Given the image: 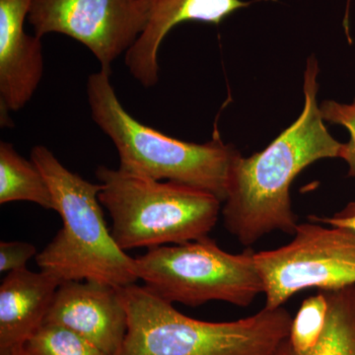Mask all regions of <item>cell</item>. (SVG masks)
Segmentation results:
<instances>
[{
  "label": "cell",
  "instance_id": "6da1fadb",
  "mask_svg": "<svg viewBox=\"0 0 355 355\" xmlns=\"http://www.w3.org/2000/svg\"><path fill=\"white\" fill-rule=\"evenodd\" d=\"M319 67L309 58L304 74V108L291 127L250 157L236 156L221 209L226 230L250 248L263 236L294 235L297 218L291 207L292 182L318 160L340 158L343 144L331 137L318 105Z\"/></svg>",
  "mask_w": 355,
  "mask_h": 355
},
{
  "label": "cell",
  "instance_id": "7a4b0ae2",
  "mask_svg": "<svg viewBox=\"0 0 355 355\" xmlns=\"http://www.w3.org/2000/svg\"><path fill=\"white\" fill-rule=\"evenodd\" d=\"M120 294L128 329L119 355H275L293 320L282 306L237 321H200L144 286L123 287Z\"/></svg>",
  "mask_w": 355,
  "mask_h": 355
},
{
  "label": "cell",
  "instance_id": "3957f363",
  "mask_svg": "<svg viewBox=\"0 0 355 355\" xmlns=\"http://www.w3.org/2000/svg\"><path fill=\"white\" fill-rule=\"evenodd\" d=\"M31 160L46 178L62 228L36 256L37 265L64 282H99L123 288L139 279L135 259L114 241L93 184L62 164L50 149L37 146Z\"/></svg>",
  "mask_w": 355,
  "mask_h": 355
},
{
  "label": "cell",
  "instance_id": "277c9868",
  "mask_svg": "<svg viewBox=\"0 0 355 355\" xmlns=\"http://www.w3.org/2000/svg\"><path fill=\"white\" fill-rule=\"evenodd\" d=\"M111 73L100 69L87 83L88 104L96 125L108 135L120 156L121 171L173 181L209 191L224 202L231 167L239 154L218 135L205 144L169 137L128 113L112 85Z\"/></svg>",
  "mask_w": 355,
  "mask_h": 355
},
{
  "label": "cell",
  "instance_id": "5b68a950",
  "mask_svg": "<svg viewBox=\"0 0 355 355\" xmlns=\"http://www.w3.org/2000/svg\"><path fill=\"white\" fill-rule=\"evenodd\" d=\"M99 200L112 218L111 232L123 251L183 244L209 236L221 200L209 191L98 166Z\"/></svg>",
  "mask_w": 355,
  "mask_h": 355
},
{
  "label": "cell",
  "instance_id": "8992f818",
  "mask_svg": "<svg viewBox=\"0 0 355 355\" xmlns=\"http://www.w3.org/2000/svg\"><path fill=\"white\" fill-rule=\"evenodd\" d=\"M135 266L144 286L172 304L198 307L223 301L247 307L265 291L251 248L230 254L209 236L151 248L135 259Z\"/></svg>",
  "mask_w": 355,
  "mask_h": 355
},
{
  "label": "cell",
  "instance_id": "52a82bcc",
  "mask_svg": "<svg viewBox=\"0 0 355 355\" xmlns=\"http://www.w3.org/2000/svg\"><path fill=\"white\" fill-rule=\"evenodd\" d=\"M254 261L268 309L282 307L304 289L355 286V231L314 221L298 224L288 244L254 253Z\"/></svg>",
  "mask_w": 355,
  "mask_h": 355
},
{
  "label": "cell",
  "instance_id": "ba28073f",
  "mask_svg": "<svg viewBox=\"0 0 355 355\" xmlns=\"http://www.w3.org/2000/svg\"><path fill=\"white\" fill-rule=\"evenodd\" d=\"M149 6L150 0H32L27 21L39 38L57 33L83 44L111 73L146 29Z\"/></svg>",
  "mask_w": 355,
  "mask_h": 355
},
{
  "label": "cell",
  "instance_id": "9c48e42d",
  "mask_svg": "<svg viewBox=\"0 0 355 355\" xmlns=\"http://www.w3.org/2000/svg\"><path fill=\"white\" fill-rule=\"evenodd\" d=\"M44 323L76 331L108 355H119L128 329L120 288L99 282H64L58 287Z\"/></svg>",
  "mask_w": 355,
  "mask_h": 355
},
{
  "label": "cell",
  "instance_id": "30bf717a",
  "mask_svg": "<svg viewBox=\"0 0 355 355\" xmlns=\"http://www.w3.org/2000/svg\"><path fill=\"white\" fill-rule=\"evenodd\" d=\"M32 0H0V110L7 127L9 112L24 108L44 74L43 46L27 34L25 21Z\"/></svg>",
  "mask_w": 355,
  "mask_h": 355
},
{
  "label": "cell",
  "instance_id": "8fae6325",
  "mask_svg": "<svg viewBox=\"0 0 355 355\" xmlns=\"http://www.w3.org/2000/svg\"><path fill=\"white\" fill-rule=\"evenodd\" d=\"M251 3L242 0H150L146 29L125 53L128 71L144 87H153L159 77V49L173 28L184 22L218 26Z\"/></svg>",
  "mask_w": 355,
  "mask_h": 355
},
{
  "label": "cell",
  "instance_id": "7c38bea8",
  "mask_svg": "<svg viewBox=\"0 0 355 355\" xmlns=\"http://www.w3.org/2000/svg\"><path fill=\"white\" fill-rule=\"evenodd\" d=\"M62 284L43 270L8 272L0 286V352L26 347L43 326Z\"/></svg>",
  "mask_w": 355,
  "mask_h": 355
},
{
  "label": "cell",
  "instance_id": "4fadbf2b",
  "mask_svg": "<svg viewBox=\"0 0 355 355\" xmlns=\"http://www.w3.org/2000/svg\"><path fill=\"white\" fill-rule=\"evenodd\" d=\"M36 203L55 211L50 186L33 161L21 156L10 142H0V205Z\"/></svg>",
  "mask_w": 355,
  "mask_h": 355
},
{
  "label": "cell",
  "instance_id": "5bb4252c",
  "mask_svg": "<svg viewBox=\"0 0 355 355\" xmlns=\"http://www.w3.org/2000/svg\"><path fill=\"white\" fill-rule=\"evenodd\" d=\"M321 291L328 301L326 326L317 347L308 355H355V286ZM286 340L275 355H294Z\"/></svg>",
  "mask_w": 355,
  "mask_h": 355
},
{
  "label": "cell",
  "instance_id": "9a60e30c",
  "mask_svg": "<svg viewBox=\"0 0 355 355\" xmlns=\"http://www.w3.org/2000/svg\"><path fill=\"white\" fill-rule=\"evenodd\" d=\"M328 301L323 292L303 301L292 320L286 343L294 355H308L317 347L326 326Z\"/></svg>",
  "mask_w": 355,
  "mask_h": 355
},
{
  "label": "cell",
  "instance_id": "2e32d148",
  "mask_svg": "<svg viewBox=\"0 0 355 355\" xmlns=\"http://www.w3.org/2000/svg\"><path fill=\"white\" fill-rule=\"evenodd\" d=\"M26 347L32 355H108L76 331L51 323H44Z\"/></svg>",
  "mask_w": 355,
  "mask_h": 355
},
{
  "label": "cell",
  "instance_id": "e0dca14e",
  "mask_svg": "<svg viewBox=\"0 0 355 355\" xmlns=\"http://www.w3.org/2000/svg\"><path fill=\"white\" fill-rule=\"evenodd\" d=\"M324 121L343 125L349 132L350 139L343 144L340 158L349 165V177L355 178V100L352 104H340L335 101H324L320 106Z\"/></svg>",
  "mask_w": 355,
  "mask_h": 355
},
{
  "label": "cell",
  "instance_id": "ac0fdd59",
  "mask_svg": "<svg viewBox=\"0 0 355 355\" xmlns=\"http://www.w3.org/2000/svg\"><path fill=\"white\" fill-rule=\"evenodd\" d=\"M37 256L34 245L27 242L0 243V272H11L27 268V263Z\"/></svg>",
  "mask_w": 355,
  "mask_h": 355
},
{
  "label": "cell",
  "instance_id": "d6986e66",
  "mask_svg": "<svg viewBox=\"0 0 355 355\" xmlns=\"http://www.w3.org/2000/svg\"><path fill=\"white\" fill-rule=\"evenodd\" d=\"M310 221L317 223L328 224L330 226H338V227L349 228L355 231V202L349 203L347 207L338 212L333 217H318L310 216Z\"/></svg>",
  "mask_w": 355,
  "mask_h": 355
},
{
  "label": "cell",
  "instance_id": "ffe728a7",
  "mask_svg": "<svg viewBox=\"0 0 355 355\" xmlns=\"http://www.w3.org/2000/svg\"><path fill=\"white\" fill-rule=\"evenodd\" d=\"M0 355H32L27 347H18V349L8 350V352H0Z\"/></svg>",
  "mask_w": 355,
  "mask_h": 355
},
{
  "label": "cell",
  "instance_id": "44dd1931",
  "mask_svg": "<svg viewBox=\"0 0 355 355\" xmlns=\"http://www.w3.org/2000/svg\"><path fill=\"white\" fill-rule=\"evenodd\" d=\"M350 2H352V0H347V11H345V20H343V27H345V32H347V38L349 39V7H350Z\"/></svg>",
  "mask_w": 355,
  "mask_h": 355
}]
</instances>
